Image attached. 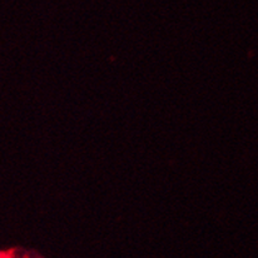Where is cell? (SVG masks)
Returning <instances> with one entry per match:
<instances>
[{
    "label": "cell",
    "instance_id": "1",
    "mask_svg": "<svg viewBox=\"0 0 258 258\" xmlns=\"http://www.w3.org/2000/svg\"><path fill=\"white\" fill-rule=\"evenodd\" d=\"M0 258H5V255L3 252H0Z\"/></svg>",
    "mask_w": 258,
    "mask_h": 258
}]
</instances>
